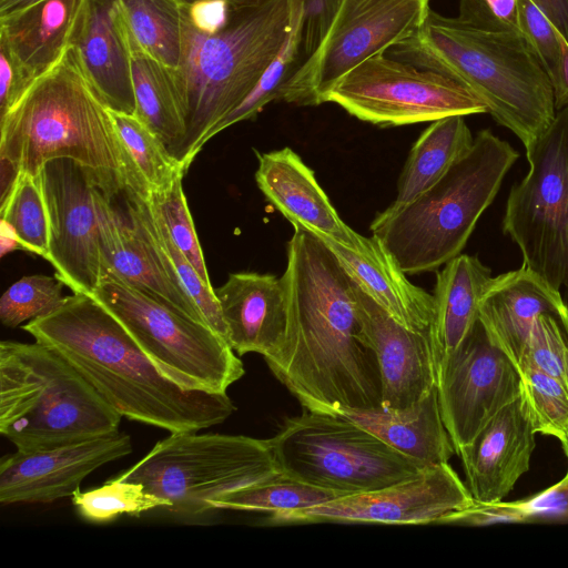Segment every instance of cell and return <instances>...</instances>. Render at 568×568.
Wrapping results in <instances>:
<instances>
[{"label":"cell","mask_w":568,"mask_h":568,"mask_svg":"<svg viewBox=\"0 0 568 568\" xmlns=\"http://www.w3.org/2000/svg\"><path fill=\"white\" fill-rule=\"evenodd\" d=\"M1 220L14 230L24 251L45 258L49 250V219L40 174L20 173L18 182L0 205Z\"/></svg>","instance_id":"836d02e7"},{"label":"cell","mask_w":568,"mask_h":568,"mask_svg":"<svg viewBox=\"0 0 568 568\" xmlns=\"http://www.w3.org/2000/svg\"><path fill=\"white\" fill-rule=\"evenodd\" d=\"M23 250L14 230L4 220L0 223V253L1 256L14 251Z\"/></svg>","instance_id":"7dc6e473"},{"label":"cell","mask_w":568,"mask_h":568,"mask_svg":"<svg viewBox=\"0 0 568 568\" xmlns=\"http://www.w3.org/2000/svg\"><path fill=\"white\" fill-rule=\"evenodd\" d=\"M130 45L134 115L154 132L171 156L184 166L185 122L174 69L146 53L131 37Z\"/></svg>","instance_id":"83f0119b"},{"label":"cell","mask_w":568,"mask_h":568,"mask_svg":"<svg viewBox=\"0 0 568 568\" xmlns=\"http://www.w3.org/2000/svg\"><path fill=\"white\" fill-rule=\"evenodd\" d=\"M293 226L281 276L285 341L264 361L303 409L343 415L379 408L381 373L363 338L354 281L316 234Z\"/></svg>","instance_id":"6da1fadb"},{"label":"cell","mask_w":568,"mask_h":568,"mask_svg":"<svg viewBox=\"0 0 568 568\" xmlns=\"http://www.w3.org/2000/svg\"><path fill=\"white\" fill-rule=\"evenodd\" d=\"M520 399L536 430L558 439L568 429V386L536 369H523Z\"/></svg>","instance_id":"d590c367"},{"label":"cell","mask_w":568,"mask_h":568,"mask_svg":"<svg viewBox=\"0 0 568 568\" xmlns=\"http://www.w3.org/2000/svg\"><path fill=\"white\" fill-rule=\"evenodd\" d=\"M70 45L106 106L134 114L130 36L121 0H83Z\"/></svg>","instance_id":"d6986e66"},{"label":"cell","mask_w":568,"mask_h":568,"mask_svg":"<svg viewBox=\"0 0 568 568\" xmlns=\"http://www.w3.org/2000/svg\"><path fill=\"white\" fill-rule=\"evenodd\" d=\"M303 14L287 36L281 51L266 68L248 95L206 135L205 143L226 128L245 120L255 119L271 101L277 100L281 85L296 68L302 41Z\"/></svg>","instance_id":"e575fe53"},{"label":"cell","mask_w":568,"mask_h":568,"mask_svg":"<svg viewBox=\"0 0 568 568\" xmlns=\"http://www.w3.org/2000/svg\"><path fill=\"white\" fill-rule=\"evenodd\" d=\"M122 416L61 355L39 343H0V433L37 450L119 432Z\"/></svg>","instance_id":"52a82bcc"},{"label":"cell","mask_w":568,"mask_h":568,"mask_svg":"<svg viewBox=\"0 0 568 568\" xmlns=\"http://www.w3.org/2000/svg\"><path fill=\"white\" fill-rule=\"evenodd\" d=\"M564 323H565L566 331H567V334H568V312L565 314Z\"/></svg>","instance_id":"816d5d0a"},{"label":"cell","mask_w":568,"mask_h":568,"mask_svg":"<svg viewBox=\"0 0 568 568\" xmlns=\"http://www.w3.org/2000/svg\"><path fill=\"white\" fill-rule=\"evenodd\" d=\"M131 452V437L120 432L37 450L17 449L0 463V503L48 504L72 496L88 475Z\"/></svg>","instance_id":"e0dca14e"},{"label":"cell","mask_w":568,"mask_h":568,"mask_svg":"<svg viewBox=\"0 0 568 568\" xmlns=\"http://www.w3.org/2000/svg\"><path fill=\"white\" fill-rule=\"evenodd\" d=\"M471 132L463 115L433 121L414 143L397 183V195L389 205H404L425 192L470 149Z\"/></svg>","instance_id":"f1b7e54d"},{"label":"cell","mask_w":568,"mask_h":568,"mask_svg":"<svg viewBox=\"0 0 568 568\" xmlns=\"http://www.w3.org/2000/svg\"><path fill=\"white\" fill-rule=\"evenodd\" d=\"M436 387L455 454L520 396V375L478 320L459 346L436 362Z\"/></svg>","instance_id":"9a60e30c"},{"label":"cell","mask_w":568,"mask_h":568,"mask_svg":"<svg viewBox=\"0 0 568 568\" xmlns=\"http://www.w3.org/2000/svg\"><path fill=\"white\" fill-rule=\"evenodd\" d=\"M131 39L176 69L181 55V4L176 0H121Z\"/></svg>","instance_id":"4dcf8cb0"},{"label":"cell","mask_w":568,"mask_h":568,"mask_svg":"<svg viewBox=\"0 0 568 568\" xmlns=\"http://www.w3.org/2000/svg\"><path fill=\"white\" fill-rule=\"evenodd\" d=\"M83 0H43L0 18V40L36 80L51 69L70 45Z\"/></svg>","instance_id":"484cf974"},{"label":"cell","mask_w":568,"mask_h":568,"mask_svg":"<svg viewBox=\"0 0 568 568\" xmlns=\"http://www.w3.org/2000/svg\"><path fill=\"white\" fill-rule=\"evenodd\" d=\"M566 310L560 291L521 266L491 278L480 302L479 321L490 342L517 368L536 320Z\"/></svg>","instance_id":"603a6c76"},{"label":"cell","mask_w":568,"mask_h":568,"mask_svg":"<svg viewBox=\"0 0 568 568\" xmlns=\"http://www.w3.org/2000/svg\"><path fill=\"white\" fill-rule=\"evenodd\" d=\"M72 504L80 516L92 523H106L120 515L139 516L155 509H168L170 503L145 490L140 483L120 476L88 491L75 490Z\"/></svg>","instance_id":"d6a6232c"},{"label":"cell","mask_w":568,"mask_h":568,"mask_svg":"<svg viewBox=\"0 0 568 568\" xmlns=\"http://www.w3.org/2000/svg\"><path fill=\"white\" fill-rule=\"evenodd\" d=\"M343 415L423 466L448 463L455 454L436 385L405 409H353Z\"/></svg>","instance_id":"d4e9b609"},{"label":"cell","mask_w":568,"mask_h":568,"mask_svg":"<svg viewBox=\"0 0 568 568\" xmlns=\"http://www.w3.org/2000/svg\"><path fill=\"white\" fill-rule=\"evenodd\" d=\"M429 11V0H341L320 47L281 85L277 100L322 104L341 78L412 37Z\"/></svg>","instance_id":"4fadbf2b"},{"label":"cell","mask_w":568,"mask_h":568,"mask_svg":"<svg viewBox=\"0 0 568 568\" xmlns=\"http://www.w3.org/2000/svg\"><path fill=\"white\" fill-rule=\"evenodd\" d=\"M170 379L225 393L245 373L240 357L207 324L105 272L92 294Z\"/></svg>","instance_id":"9c48e42d"},{"label":"cell","mask_w":568,"mask_h":568,"mask_svg":"<svg viewBox=\"0 0 568 568\" xmlns=\"http://www.w3.org/2000/svg\"><path fill=\"white\" fill-rule=\"evenodd\" d=\"M556 110L568 106V42L561 39V58L551 82Z\"/></svg>","instance_id":"f6af8a7d"},{"label":"cell","mask_w":568,"mask_h":568,"mask_svg":"<svg viewBox=\"0 0 568 568\" xmlns=\"http://www.w3.org/2000/svg\"><path fill=\"white\" fill-rule=\"evenodd\" d=\"M43 0H0V18L24 10Z\"/></svg>","instance_id":"c3c4849f"},{"label":"cell","mask_w":568,"mask_h":568,"mask_svg":"<svg viewBox=\"0 0 568 568\" xmlns=\"http://www.w3.org/2000/svg\"><path fill=\"white\" fill-rule=\"evenodd\" d=\"M40 181L49 219L45 260L73 293L93 294L105 273L95 191L90 172L78 162L48 161Z\"/></svg>","instance_id":"2e32d148"},{"label":"cell","mask_w":568,"mask_h":568,"mask_svg":"<svg viewBox=\"0 0 568 568\" xmlns=\"http://www.w3.org/2000/svg\"><path fill=\"white\" fill-rule=\"evenodd\" d=\"M517 7L521 36L552 82L561 58L562 36L532 0H517Z\"/></svg>","instance_id":"ab89813d"},{"label":"cell","mask_w":568,"mask_h":568,"mask_svg":"<svg viewBox=\"0 0 568 568\" xmlns=\"http://www.w3.org/2000/svg\"><path fill=\"white\" fill-rule=\"evenodd\" d=\"M525 149L529 171L510 190L503 231L523 266L560 291L568 287V106Z\"/></svg>","instance_id":"8fae6325"},{"label":"cell","mask_w":568,"mask_h":568,"mask_svg":"<svg viewBox=\"0 0 568 568\" xmlns=\"http://www.w3.org/2000/svg\"><path fill=\"white\" fill-rule=\"evenodd\" d=\"M341 496L345 495L280 471L267 479L225 494L213 503V509L262 511L271 515L308 508Z\"/></svg>","instance_id":"f546056e"},{"label":"cell","mask_w":568,"mask_h":568,"mask_svg":"<svg viewBox=\"0 0 568 568\" xmlns=\"http://www.w3.org/2000/svg\"><path fill=\"white\" fill-rule=\"evenodd\" d=\"M457 18L479 30L521 36L517 0H459Z\"/></svg>","instance_id":"60d3db41"},{"label":"cell","mask_w":568,"mask_h":568,"mask_svg":"<svg viewBox=\"0 0 568 568\" xmlns=\"http://www.w3.org/2000/svg\"><path fill=\"white\" fill-rule=\"evenodd\" d=\"M562 314L540 315L523 351L518 372L536 369L568 386V334Z\"/></svg>","instance_id":"74e56055"},{"label":"cell","mask_w":568,"mask_h":568,"mask_svg":"<svg viewBox=\"0 0 568 568\" xmlns=\"http://www.w3.org/2000/svg\"><path fill=\"white\" fill-rule=\"evenodd\" d=\"M280 473L267 439L244 435L170 433L120 475L170 503L182 517L201 516L225 494Z\"/></svg>","instance_id":"ba28073f"},{"label":"cell","mask_w":568,"mask_h":568,"mask_svg":"<svg viewBox=\"0 0 568 568\" xmlns=\"http://www.w3.org/2000/svg\"><path fill=\"white\" fill-rule=\"evenodd\" d=\"M354 290L364 342L378 362L381 407L387 410L405 409L436 385L430 328L414 331L403 326L355 282Z\"/></svg>","instance_id":"ac0fdd59"},{"label":"cell","mask_w":568,"mask_h":568,"mask_svg":"<svg viewBox=\"0 0 568 568\" xmlns=\"http://www.w3.org/2000/svg\"><path fill=\"white\" fill-rule=\"evenodd\" d=\"M559 440L561 443L564 453H565V455L567 457V460H568V429L566 430V433L562 435V437Z\"/></svg>","instance_id":"681fc988"},{"label":"cell","mask_w":568,"mask_h":568,"mask_svg":"<svg viewBox=\"0 0 568 568\" xmlns=\"http://www.w3.org/2000/svg\"><path fill=\"white\" fill-rule=\"evenodd\" d=\"M227 328V343L237 355H275L285 341L287 306L281 277L256 272L231 273L214 288Z\"/></svg>","instance_id":"7402d4cb"},{"label":"cell","mask_w":568,"mask_h":568,"mask_svg":"<svg viewBox=\"0 0 568 568\" xmlns=\"http://www.w3.org/2000/svg\"><path fill=\"white\" fill-rule=\"evenodd\" d=\"M324 102L382 128L487 113L485 103L455 80L385 53L346 73L324 94Z\"/></svg>","instance_id":"7c38bea8"},{"label":"cell","mask_w":568,"mask_h":568,"mask_svg":"<svg viewBox=\"0 0 568 568\" xmlns=\"http://www.w3.org/2000/svg\"><path fill=\"white\" fill-rule=\"evenodd\" d=\"M180 4H193V3H196V2H200V1H204V0H176ZM227 1H231V2H246V1H250V0H227Z\"/></svg>","instance_id":"f907efd6"},{"label":"cell","mask_w":568,"mask_h":568,"mask_svg":"<svg viewBox=\"0 0 568 568\" xmlns=\"http://www.w3.org/2000/svg\"><path fill=\"white\" fill-rule=\"evenodd\" d=\"M318 237L361 290L395 321L414 331L430 328L435 316L434 296L409 282L381 240L362 235L354 251Z\"/></svg>","instance_id":"cb8c5ba5"},{"label":"cell","mask_w":568,"mask_h":568,"mask_svg":"<svg viewBox=\"0 0 568 568\" xmlns=\"http://www.w3.org/2000/svg\"><path fill=\"white\" fill-rule=\"evenodd\" d=\"M111 116L135 174L149 194L166 190L187 171L171 156L154 132L134 114L112 111Z\"/></svg>","instance_id":"1f68e13d"},{"label":"cell","mask_w":568,"mask_h":568,"mask_svg":"<svg viewBox=\"0 0 568 568\" xmlns=\"http://www.w3.org/2000/svg\"><path fill=\"white\" fill-rule=\"evenodd\" d=\"M535 434L519 396L457 453L475 503L497 504L510 493L529 469Z\"/></svg>","instance_id":"ffe728a7"},{"label":"cell","mask_w":568,"mask_h":568,"mask_svg":"<svg viewBox=\"0 0 568 568\" xmlns=\"http://www.w3.org/2000/svg\"><path fill=\"white\" fill-rule=\"evenodd\" d=\"M491 271L477 256L459 254L436 274L430 326L435 362L455 351L479 320Z\"/></svg>","instance_id":"4316f807"},{"label":"cell","mask_w":568,"mask_h":568,"mask_svg":"<svg viewBox=\"0 0 568 568\" xmlns=\"http://www.w3.org/2000/svg\"><path fill=\"white\" fill-rule=\"evenodd\" d=\"M255 181L267 201L293 225L351 250L362 235L337 214L311 170L290 148L257 154Z\"/></svg>","instance_id":"44dd1931"},{"label":"cell","mask_w":568,"mask_h":568,"mask_svg":"<svg viewBox=\"0 0 568 568\" xmlns=\"http://www.w3.org/2000/svg\"><path fill=\"white\" fill-rule=\"evenodd\" d=\"M385 53L464 85L525 148L556 115L550 79L520 34L479 30L430 9L412 37Z\"/></svg>","instance_id":"5b68a950"},{"label":"cell","mask_w":568,"mask_h":568,"mask_svg":"<svg viewBox=\"0 0 568 568\" xmlns=\"http://www.w3.org/2000/svg\"><path fill=\"white\" fill-rule=\"evenodd\" d=\"M475 504L448 463L426 466L417 474L382 488L348 494L308 508L271 514L268 521L288 524L426 525Z\"/></svg>","instance_id":"5bb4252c"},{"label":"cell","mask_w":568,"mask_h":568,"mask_svg":"<svg viewBox=\"0 0 568 568\" xmlns=\"http://www.w3.org/2000/svg\"><path fill=\"white\" fill-rule=\"evenodd\" d=\"M0 156L20 173L38 176L48 161L68 158L87 169L108 196L126 186L150 195L71 45L0 119Z\"/></svg>","instance_id":"3957f363"},{"label":"cell","mask_w":568,"mask_h":568,"mask_svg":"<svg viewBox=\"0 0 568 568\" xmlns=\"http://www.w3.org/2000/svg\"><path fill=\"white\" fill-rule=\"evenodd\" d=\"M501 518L525 520L535 517L568 518V471L566 476L547 490L532 498L510 504H500Z\"/></svg>","instance_id":"b9f144b4"},{"label":"cell","mask_w":568,"mask_h":568,"mask_svg":"<svg viewBox=\"0 0 568 568\" xmlns=\"http://www.w3.org/2000/svg\"><path fill=\"white\" fill-rule=\"evenodd\" d=\"M339 3L341 0H303L300 52L303 61L310 58L320 47L338 10Z\"/></svg>","instance_id":"7bdbcfd3"},{"label":"cell","mask_w":568,"mask_h":568,"mask_svg":"<svg viewBox=\"0 0 568 568\" xmlns=\"http://www.w3.org/2000/svg\"><path fill=\"white\" fill-rule=\"evenodd\" d=\"M61 355L122 416L169 433L199 432L236 409L225 393L189 389L166 377L93 295L73 293L22 326Z\"/></svg>","instance_id":"7a4b0ae2"},{"label":"cell","mask_w":568,"mask_h":568,"mask_svg":"<svg viewBox=\"0 0 568 568\" xmlns=\"http://www.w3.org/2000/svg\"><path fill=\"white\" fill-rule=\"evenodd\" d=\"M267 440L280 471L344 495L385 487L426 467L344 415L303 409Z\"/></svg>","instance_id":"30bf717a"},{"label":"cell","mask_w":568,"mask_h":568,"mask_svg":"<svg viewBox=\"0 0 568 568\" xmlns=\"http://www.w3.org/2000/svg\"><path fill=\"white\" fill-rule=\"evenodd\" d=\"M64 283L55 275L23 276L14 282L0 298V321L16 328L26 321L42 317L57 310L64 301Z\"/></svg>","instance_id":"8d00e7d4"},{"label":"cell","mask_w":568,"mask_h":568,"mask_svg":"<svg viewBox=\"0 0 568 568\" xmlns=\"http://www.w3.org/2000/svg\"><path fill=\"white\" fill-rule=\"evenodd\" d=\"M519 152L490 130L434 185L413 201L388 206L371 223L406 275L434 272L462 254L477 221L497 195Z\"/></svg>","instance_id":"8992f818"},{"label":"cell","mask_w":568,"mask_h":568,"mask_svg":"<svg viewBox=\"0 0 568 568\" xmlns=\"http://www.w3.org/2000/svg\"><path fill=\"white\" fill-rule=\"evenodd\" d=\"M183 176L184 173H180L166 190L150 194V196L155 203L162 221L175 245L192 263L204 283L212 286L193 219L183 191Z\"/></svg>","instance_id":"f35d334b"},{"label":"cell","mask_w":568,"mask_h":568,"mask_svg":"<svg viewBox=\"0 0 568 568\" xmlns=\"http://www.w3.org/2000/svg\"><path fill=\"white\" fill-rule=\"evenodd\" d=\"M34 80L0 40V119L20 100Z\"/></svg>","instance_id":"ee69618b"},{"label":"cell","mask_w":568,"mask_h":568,"mask_svg":"<svg viewBox=\"0 0 568 568\" xmlns=\"http://www.w3.org/2000/svg\"><path fill=\"white\" fill-rule=\"evenodd\" d=\"M303 14V0H250L233 4L204 29L181 10V55L174 69L181 98L189 169L209 132L253 90Z\"/></svg>","instance_id":"277c9868"},{"label":"cell","mask_w":568,"mask_h":568,"mask_svg":"<svg viewBox=\"0 0 568 568\" xmlns=\"http://www.w3.org/2000/svg\"><path fill=\"white\" fill-rule=\"evenodd\" d=\"M568 42V0H532Z\"/></svg>","instance_id":"bcb514c9"}]
</instances>
